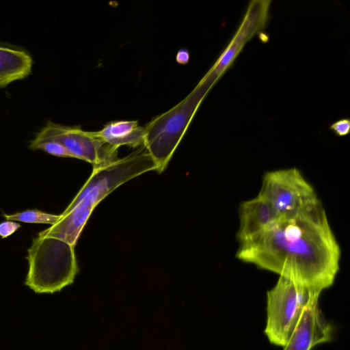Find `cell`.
<instances>
[{
  "label": "cell",
  "instance_id": "obj_1",
  "mask_svg": "<svg viewBox=\"0 0 350 350\" xmlns=\"http://www.w3.org/2000/svg\"><path fill=\"white\" fill-rule=\"evenodd\" d=\"M236 257L308 290L330 287L339 270L340 246L322 203L289 217H280L254 238L239 244Z\"/></svg>",
  "mask_w": 350,
  "mask_h": 350
},
{
  "label": "cell",
  "instance_id": "obj_2",
  "mask_svg": "<svg viewBox=\"0 0 350 350\" xmlns=\"http://www.w3.org/2000/svg\"><path fill=\"white\" fill-rule=\"evenodd\" d=\"M157 170V165L144 146L128 156L93 168L92 174L54 225L38 234L54 237L75 247L94 209L107 196L128 180Z\"/></svg>",
  "mask_w": 350,
  "mask_h": 350
},
{
  "label": "cell",
  "instance_id": "obj_3",
  "mask_svg": "<svg viewBox=\"0 0 350 350\" xmlns=\"http://www.w3.org/2000/svg\"><path fill=\"white\" fill-rule=\"evenodd\" d=\"M29 270L25 284L37 293H53L73 283L79 268L75 247L38 234L27 250Z\"/></svg>",
  "mask_w": 350,
  "mask_h": 350
},
{
  "label": "cell",
  "instance_id": "obj_4",
  "mask_svg": "<svg viewBox=\"0 0 350 350\" xmlns=\"http://www.w3.org/2000/svg\"><path fill=\"white\" fill-rule=\"evenodd\" d=\"M213 85L202 78L183 100L144 126V146L155 162L159 173L167 167L198 107Z\"/></svg>",
  "mask_w": 350,
  "mask_h": 350
},
{
  "label": "cell",
  "instance_id": "obj_5",
  "mask_svg": "<svg viewBox=\"0 0 350 350\" xmlns=\"http://www.w3.org/2000/svg\"><path fill=\"white\" fill-rule=\"evenodd\" d=\"M313 293L287 278L279 277L267 293L265 334L271 344H287Z\"/></svg>",
  "mask_w": 350,
  "mask_h": 350
},
{
  "label": "cell",
  "instance_id": "obj_6",
  "mask_svg": "<svg viewBox=\"0 0 350 350\" xmlns=\"http://www.w3.org/2000/svg\"><path fill=\"white\" fill-rule=\"evenodd\" d=\"M258 195L279 217L294 216L321 202L312 186L296 167L266 172Z\"/></svg>",
  "mask_w": 350,
  "mask_h": 350
},
{
  "label": "cell",
  "instance_id": "obj_7",
  "mask_svg": "<svg viewBox=\"0 0 350 350\" xmlns=\"http://www.w3.org/2000/svg\"><path fill=\"white\" fill-rule=\"evenodd\" d=\"M36 137L61 144L72 158L90 163L93 168L117 160L118 150L103 142L94 131H85L79 126H69L48 121Z\"/></svg>",
  "mask_w": 350,
  "mask_h": 350
},
{
  "label": "cell",
  "instance_id": "obj_8",
  "mask_svg": "<svg viewBox=\"0 0 350 350\" xmlns=\"http://www.w3.org/2000/svg\"><path fill=\"white\" fill-rule=\"evenodd\" d=\"M270 0L250 1L236 33L219 57L203 77L215 85L230 68L245 45L267 26Z\"/></svg>",
  "mask_w": 350,
  "mask_h": 350
},
{
  "label": "cell",
  "instance_id": "obj_9",
  "mask_svg": "<svg viewBox=\"0 0 350 350\" xmlns=\"http://www.w3.org/2000/svg\"><path fill=\"white\" fill-rule=\"evenodd\" d=\"M319 295H311L284 350H310L332 340L333 329L319 308Z\"/></svg>",
  "mask_w": 350,
  "mask_h": 350
},
{
  "label": "cell",
  "instance_id": "obj_10",
  "mask_svg": "<svg viewBox=\"0 0 350 350\" xmlns=\"http://www.w3.org/2000/svg\"><path fill=\"white\" fill-rule=\"evenodd\" d=\"M239 213L237 237L239 244L259 235L280 218L271 205L259 195L243 202Z\"/></svg>",
  "mask_w": 350,
  "mask_h": 350
},
{
  "label": "cell",
  "instance_id": "obj_11",
  "mask_svg": "<svg viewBox=\"0 0 350 350\" xmlns=\"http://www.w3.org/2000/svg\"><path fill=\"white\" fill-rule=\"evenodd\" d=\"M94 133L103 142L117 150L121 146L140 147L145 141V127L139 126L137 120L111 121Z\"/></svg>",
  "mask_w": 350,
  "mask_h": 350
},
{
  "label": "cell",
  "instance_id": "obj_12",
  "mask_svg": "<svg viewBox=\"0 0 350 350\" xmlns=\"http://www.w3.org/2000/svg\"><path fill=\"white\" fill-rule=\"evenodd\" d=\"M33 59L25 51L0 46V88L27 77Z\"/></svg>",
  "mask_w": 350,
  "mask_h": 350
},
{
  "label": "cell",
  "instance_id": "obj_13",
  "mask_svg": "<svg viewBox=\"0 0 350 350\" xmlns=\"http://www.w3.org/2000/svg\"><path fill=\"white\" fill-rule=\"evenodd\" d=\"M6 220L31 224H46L54 225L59 219L60 215L47 213L39 210H25L22 212L3 215Z\"/></svg>",
  "mask_w": 350,
  "mask_h": 350
},
{
  "label": "cell",
  "instance_id": "obj_14",
  "mask_svg": "<svg viewBox=\"0 0 350 350\" xmlns=\"http://www.w3.org/2000/svg\"><path fill=\"white\" fill-rule=\"evenodd\" d=\"M29 148L32 150H42L56 157L72 158L69 152L61 144L51 139L35 137L31 141Z\"/></svg>",
  "mask_w": 350,
  "mask_h": 350
},
{
  "label": "cell",
  "instance_id": "obj_15",
  "mask_svg": "<svg viewBox=\"0 0 350 350\" xmlns=\"http://www.w3.org/2000/svg\"><path fill=\"white\" fill-rule=\"evenodd\" d=\"M329 129L338 137H343L350 132V120L349 118L340 119L332 123Z\"/></svg>",
  "mask_w": 350,
  "mask_h": 350
},
{
  "label": "cell",
  "instance_id": "obj_16",
  "mask_svg": "<svg viewBox=\"0 0 350 350\" xmlns=\"http://www.w3.org/2000/svg\"><path fill=\"white\" fill-rule=\"evenodd\" d=\"M20 227L21 224L16 221H4L0 223V237L3 239L7 238L14 233Z\"/></svg>",
  "mask_w": 350,
  "mask_h": 350
},
{
  "label": "cell",
  "instance_id": "obj_17",
  "mask_svg": "<svg viewBox=\"0 0 350 350\" xmlns=\"http://www.w3.org/2000/svg\"><path fill=\"white\" fill-rule=\"evenodd\" d=\"M189 52L186 48H181L178 50L176 55V62L182 65L188 63L189 60Z\"/></svg>",
  "mask_w": 350,
  "mask_h": 350
}]
</instances>
